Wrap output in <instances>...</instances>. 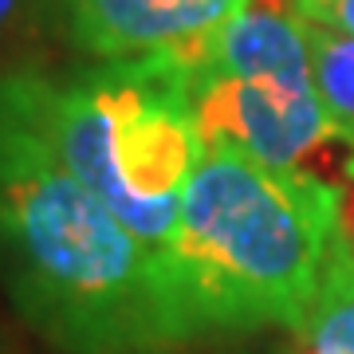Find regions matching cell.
I'll use <instances>...</instances> for the list:
<instances>
[{"label":"cell","mask_w":354,"mask_h":354,"mask_svg":"<svg viewBox=\"0 0 354 354\" xmlns=\"http://www.w3.org/2000/svg\"><path fill=\"white\" fill-rule=\"evenodd\" d=\"M0 283L64 354H165L189 342L162 260L55 158L4 79Z\"/></svg>","instance_id":"6da1fadb"},{"label":"cell","mask_w":354,"mask_h":354,"mask_svg":"<svg viewBox=\"0 0 354 354\" xmlns=\"http://www.w3.org/2000/svg\"><path fill=\"white\" fill-rule=\"evenodd\" d=\"M339 244V185L244 153L205 150L162 252L185 335L288 327L307 319Z\"/></svg>","instance_id":"7a4b0ae2"},{"label":"cell","mask_w":354,"mask_h":354,"mask_svg":"<svg viewBox=\"0 0 354 354\" xmlns=\"http://www.w3.org/2000/svg\"><path fill=\"white\" fill-rule=\"evenodd\" d=\"M0 79L55 158L162 260L181 193L205 158L201 130L169 64L12 67Z\"/></svg>","instance_id":"3957f363"},{"label":"cell","mask_w":354,"mask_h":354,"mask_svg":"<svg viewBox=\"0 0 354 354\" xmlns=\"http://www.w3.org/2000/svg\"><path fill=\"white\" fill-rule=\"evenodd\" d=\"M158 59L174 71L205 150L304 169L339 138L315 91L307 28L279 0H256L205 39Z\"/></svg>","instance_id":"277c9868"},{"label":"cell","mask_w":354,"mask_h":354,"mask_svg":"<svg viewBox=\"0 0 354 354\" xmlns=\"http://www.w3.org/2000/svg\"><path fill=\"white\" fill-rule=\"evenodd\" d=\"M252 4L256 0H44L55 32L91 64L174 55Z\"/></svg>","instance_id":"5b68a950"},{"label":"cell","mask_w":354,"mask_h":354,"mask_svg":"<svg viewBox=\"0 0 354 354\" xmlns=\"http://www.w3.org/2000/svg\"><path fill=\"white\" fill-rule=\"evenodd\" d=\"M291 354H354V260L339 244L315 304L295 327Z\"/></svg>","instance_id":"8992f818"},{"label":"cell","mask_w":354,"mask_h":354,"mask_svg":"<svg viewBox=\"0 0 354 354\" xmlns=\"http://www.w3.org/2000/svg\"><path fill=\"white\" fill-rule=\"evenodd\" d=\"M307 48H311V71H315V91L327 106L339 138L354 146V39L335 36L327 28L304 24Z\"/></svg>","instance_id":"52a82bcc"},{"label":"cell","mask_w":354,"mask_h":354,"mask_svg":"<svg viewBox=\"0 0 354 354\" xmlns=\"http://www.w3.org/2000/svg\"><path fill=\"white\" fill-rule=\"evenodd\" d=\"M288 8L304 24L327 28L335 36L354 39V0H288Z\"/></svg>","instance_id":"ba28073f"},{"label":"cell","mask_w":354,"mask_h":354,"mask_svg":"<svg viewBox=\"0 0 354 354\" xmlns=\"http://www.w3.org/2000/svg\"><path fill=\"white\" fill-rule=\"evenodd\" d=\"M339 248L354 260V153L339 181Z\"/></svg>","instance_id":"9c48e42d"},{"label":"cell","mask_w":354,"mask_h":354,"mask_svg":"<svg viewBox=\"0 0 354 354\" xmlns=\"http://www.w3.org/2000/svg\"><path fill=\"white\" fill-rule=\"evenodd\" d=\"M24 8H28V0H0V39L8 36V28L20 20Z\"/></svg>","instance_id":"30bf717a"}]
</instances>
